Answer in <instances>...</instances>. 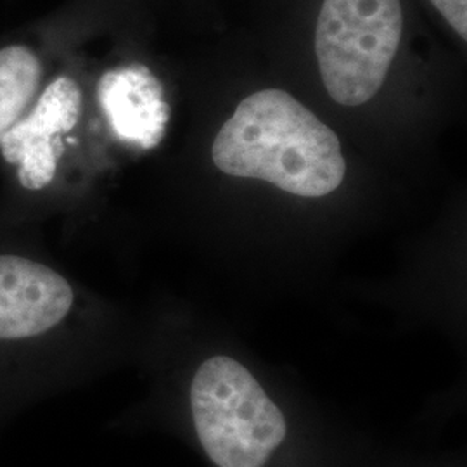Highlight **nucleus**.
Returning a JSON list of instances; mask_svg holds the SVG:
<instances>
[{"instance_id": "obj_3", "label": "nucleus", "mask_w": 467, "mask_h": 467, "mask_svg": "<svg viewBox=\"0 0 467 467\" xmlns=\"http://www.w3.org/2000/svg\"><path fill=\"white\" fill-rule=\"evenodd\" d=\"M191 412L208 457L218 467H264L285 438V419L250 370L212 357L191 384Z\"/></svg>"}, {"instance_id": "obj_7", "label": "nucleus", "mask_w": 467, "mask_h": 467, "mask_svg": "<svg viewBox=\"0 0 467 467\" xmlns=\"http://www.w3.org/2000/svg\"><path fill=\"white\" fill-rule=\"evenodd\" d=\"M40 78V61L28 47L0 49V137L23 117L38 90Z\"/></svg>"}, {"instance_id": "obj_5", "label": "nucleus", "mask_w": 467, "mask_h": 467, "mask_svg": "<svg viewBox=\"0 0 467 467\" xmlns=\"http://www.w3.org/2000/svg\"><path fill=\"white\" fill-rule=\"evenodd\" d=\"M80 115L82 90L69 77H61L44 90L28 117L19 118L0 137L2 156L17 165L25 189L38 191L54 181L63 154L61 135L73 130Z\"/></svg>"}, {"instance_id": "obj_1", "label": "nucleus", "mask_w": 467, "mask_h": 467, "mask_svg": "<svg viewBox=\"0 0 467 467\" xmlns=\"http://www.w3.org/2000/svg\"><path fill=\"white\" fill-rule=\"evenodd\" d=\"M75 303L73 285L56 268L0 253V430L75 372L61 337Z\"/></svg>"}, {"instance_id": "obj_4", "label": "nucleus", "mask_w": 467, "mask_h": 467, "mask_svg": "<svg viewBox=\"0 0 467 467\" xmlns=\"http://www.w3.org/2000/svg\"><path fill=\"white\" fill-rule=\"evenodd\" d=\"M401 32L400 0H324L316 54L329 96L343 106L372 99L395 59Z\"/></svg>"}, {"instance_id": "obj_8", "label": "nucleus", "mask_w": 467, "mask_h": 467, "mask_svg": "<svg viewBox=\"0 0 467 467\" xmlns=\"http://www.w3.org/2000/svg\"><path fill=\"white\" fill-rule=\"evenodd\" d=\"M441 16L449 21L453 32L467 38V0H431Z\"/></svg>"}, {"instance_id": "obj_6", "label": "nucleus", "mask_w": 467, "mask_h": 467, "mask_svg": "<svg viewBox=\"0 0 467 467\" xmlns=\"http://www.w3.org/2000/svg\"><path fill=\"white\" fill-rule=\"evenodd\" d=\"M100 109L113 134L140 150L156 148L167 134L170 106L165 88L150 67H115L100 77Z\"/></svg>"}, {"instance_id": "obj_2", "label": "nucleus", "mask_w": 467, "mask_h": 467, "mask_svg": "<svg viewBox=\"0 0 467 467\" xmlns=\"http://www.w3.org/2000/svg\"><path fill=\"white\" fill-rule=\"evenodd\" d=\"M212 158L227 175L260 179L301 198L331 194L347 173L337 135L279 88L239 102L215 137Z\"/></svg>"}]
</instances>
